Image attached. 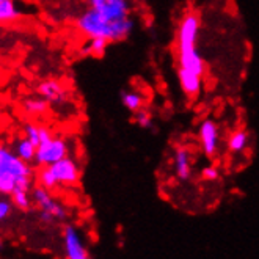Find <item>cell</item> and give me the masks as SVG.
<instances>
[{
	"label": "cell",
	"instance_id": "6da1fadb",
	"mask_svg": "<svg viewBox=\"0 0 259 259\" xmlns=\"http://www.w3.org/2000/svg\"><path fill=\"white\" fill-rule=\"evenodd\" d=\"M75 27L87 38H104L109 42H119L129 38L135 28L132 16L124 19H110L99 11L88 8L75 21Z\"/></svg>",
	"mask_w": 259,
	"mask_h": 259
},
{
	"label": "cell",
	"instance_id": "7a4b0ae2",
	"mask_svg": "<svg viewBox=\"0 0 259 259\" xmlns=\"http://www.w3.org/2000/svg\"><path fill=\"white\" fill-rule=\"evenodd\" d=\"M200 18L193 11H189L181 19L176 32V52L189 51L198 48V36H200Z\"/></svg>",
	"mask_w": 259,
	"mask_h": 259
},
{
	"label": "cell",
	"instance_id": "3957f363",
	"mask_svg": "<svg viewBox=\"0 0 259 259\" xmlns=\"http://www.w3.org/2000/svg\"><path fill=\"white\" fill-rule=\"evenodd\" d=\"M68 152H69L68 142L65 139H58V137H54V139L38 145L35 162L38 165H41V166L54 165L55 162L68 157Z\"/></svg>",
	"mask_w": 259,
	"mask_h": 259
},
{
	"label": "cell",
	"instance_id": "277c9868",
	"mask_svg": "<svg viewBox=\"0 0 259 259\" xmlns=\"http://www.w3.org/2000/svg\"><path fill=\"white\" fill-rule=\"evenodd\" d=\"M198 140H200L201 149L207 157H214L219 152L220 145V127L217 121L212 118H206L198 127Z\"/></svg>",
	"mask_w": 259,
	"mask_h": 259
},
{
	"label": "cell",
	"instance_id": "5b68a950",
	"mask_svg": "<svg viewBox=\"0 0 259 259\" xmlns=\"http://www.w3.org/2000/svg\"><path fill=\"white\" fill-rule=\"evenodd\" d=\"M88 8L99 11L110 19H124L131 16V0H87Z\"/></svg>",
	"mask_w": 259,
	"mask_h": 259
},
{
	"label": "cell",
	"instance_id": "8992f818",
	"mask_svg": "<svg viewBox=\"0 0 259 259\" xmlns=\"http://www.w3.org/2000/svg\"><path fill=\"white\" fill-rule=\"evenodd\" d=\"M63 247L66 259H90V253L80 237V233L72 225H66L63 230Z\"/></svg>",
	"mask_w": 259,
	"mask_h": 259
},
{
	"label": "cell",
	"instance_id": "52a82bcc",
	"mask_svg": "<svg viewBox=\"0 0 259 259\" xmlns=\"http://www.w3.org/2000/svg\"><path fill=\"white\" fill-rule=\"evenodd\" d=\"M58 186H75L80 179V168L72 157H65L51 165Z\"/></svg>",
	"mask_w": 259,
	"mask_h": 259
},
{
	"label": "cell",
	"instance_id": "ba28073f",
	"mask_svg": "<svg viewBox=\"0 0 259 259\" xmlns=\"http://www.w3.org/2000/svg\"><path fill=\"white\" fill-rule=\"evenodd\" d=\"M32 198H33V201L39 206L41 210L51 212L54 219H57V220L66 219V215H68L66 214V209L62 204H60V203H57L54 200L51 192L48 189H44L42 186L35 187L33 189V193H32Z\"/></svg>",
	"mask_w": 259,
	"mask_h": 259
},
{
	"label": "cell",
	"instance_id": "9c48e42d",
	"mask_svg": "<svg viewBox=\"0 0 259 259\" xmlns=\"http://www.w3.org/2000/svg\"><path fill=\"white\" fill-rule=\"evenodd\" d=\"M0 168L8 170L10 173H13L18 178L32 175V168L28 166V162L22 160L21 157H18L14 152H11L2 145H0Z\"/></svg>",
	"mask_w": 259,
	"mask_h": 259
},
{
	"label": "cell",
	"instance_id": "30bf717a",
	"mask_svg": "<svg viewBox=\"0 0 259 259\" xmlns=\"http://www.w3.org/2000/svg\"><path fill=\"white\" fill-rule=\"evenodd\" d=\"M176 58H178V68L190 71L196 75H200V77H204L206 63H204V58L201 57L200 51H198V48L176 52Z\"/></svg>",
	"mask_w": 259,
	"mask_h": 259
},
{
	"label": "cell",
	"instance_id": "8fae6325",
	"mask_svg": "<svg viewBox=\"0 0 259 259\" xmlns=\"http://www.w3.org/2000/svg\"><path fill=\"white\" fill-rule=\"evenodd\" d=\"M38 95L49 104H63L68 99V93L63 85L55 79H48L38 85Z\"/></svg>",
	"mask_w": 259,
	"mask_h": 259
},
{
	"label": "cell",
	"instance_id": "7c38bea8",
	"mask_svg": "<svg viewBox=\"0 0 259 259\" xmlns=\"http://www.w3.org/2000/svg\"><path fill=\"white\" fill-rule=\"evenodd\" d=\"M178 80L184 91V95L189 98H198L203 90V77L196 75L190 71L178 68Z\"/></svg>",
	"mask_w": 259,
	"mask_h": 259
},
{
	"label": "cell",
	"instance_id": "4fadbf2b",
	"mask_svg": "<svg viewBox=\"0 0 259 259\" xmlns=\"http://www.w3.org/2000/svg\"><path fill=\"white\" fill-rule=\"evenodd\" d=\"M175 173L178 179L187 181L192 176V162H190V151L186 146H176L173 154Z\"/></svg>",
	"mask_w": 259,
	"mask_h": 259
},
{
	"label": "cell",
	"instance_id": "5bb4252c",
	"mask_svg": "<svg viewBox=\"0 0 259 259\" xmlns=\"http://www.w3.org/2000/svg\"><path fill=\"white\" fill-rule=\"evenodd\" d=\"M248 143H250V134L247 129H236L231 135L230 139H228V149L234 154H240L243 152L247 148H248Z\"/></svg>",
	"mask_w": 259,
	"mask_h": 259
},
{
	"label": "cell",
	"instance_id": "9a60e30c",
	"mask_svg": "<svg viewBox=\"0 0 259 259\" xmlns=\"http://www.w3.org/2000/svg\"><path fill=\"white\" fill-rule=\"evenodd\" d=\"M145 101H146L145 95L137 90H124L123 93H121V102H123L124 107L132 113L143 109Z\"/></svg>",
	"mask_w": 259,
	"mask_h": 259
},
{
	"label": "cell",
	"instance_id": "2e32d148",
	"mask_svg": "<svg viewBox=\"0 0 259 259\" xmlns=\"http://www.w3.org/2000/svg\"><path fill=\"white\" fill-rule=\"evenodd\" d=\"M109 44L110 42L104 38H87L85 44L80 48V54L85 57H102Z\"/></svg>",
	"mask_w": 259,
	"mask_h": 259
},
{
	"label": "cell",
	"instance_id": "e0dca14e",
	"mask_svg": "<svg viewBox=\"0 0 259 259\" xmlns=\"http://www.w3.org/2000/svg\"><path fill=\"white\" fill-rule=\"evenodd\" d=\"M22 10L19 8L16 0H5L0 2V24H10L19 19Z\"/></svg>",
	"mask_w": 259,
	"mask_h": 259
},
{
	"label": "cell",
	"instance_id": "ac0fdd59",
	"mask_svg": "<svg viewBox=\"0 0 259 259\" xmlns=\"http://www.w3.org/2000/svg\"><path fill=\"white\" fill-rule=\"evenodd\" d=\"M36 149H38V146L33 142H30L27 137L19 139L16 143H14V154H16L18 157H21L22 160H25V162L35 160Z\"/></svg>",
	"mask_w": 259,
	"mask_h": 259
},
{
	"label": "cell",
	"instance_id": "d6986e66",
	"mask_svg": "<svg viewBox=\"0 0 259 259\" xmlns=\"http://www.w3.org/2000/svg\"><path fill=\"white\" fill-rule=\"evenodd\" d=\"M22 109L28 116H41L49 110V102L44 98H30L25 99L22 104Z\"/></svg>",
	"mask_w": 259,
	"mask_h": 259
},
{
	"label": "cell",
	"instance_id": "ffe728a7",
	"mask_svg": "<svg viewBox=\"0 0 259 259\" xmlns=\"http://www.w3.org/2000/svg\"><path fill=\"white\" fill-rule=\"evenodd\" d=\"M19 179L21 178L14 176L8 170H2V168H0V193H2V195H11L14 190H16Z\"/></svg>",
	"mask_w": 259,
	"mask_h": 259
},
{
	"label": "cell",
	"instance_id": "44dd1931",
	"mask_svg": "<svg viewBox=\"0 0 259 259\" xmlns=\"http://www.w3.org/2000/svg\"><path fill=\"white\" fill-rule=\"evenodd\" d=\"M38 181H39V186H42L44 189H48V190H52L58 186V182H57V178L51 168V165L48 166H42V168L39 170L38 173Z\"/></svg>",
	"mask_w": 259,
	"mask_h": 259
},
{
	"label": "cell",
	"instance_id": "7402d4cb",
	"mask_svg": "<svg viewBox=\"0 0 259 259\" xmlns=\"http://www.w3.org/2000/svg\"><path fill=\"white\" fill-rule=\"evenodd\" d=\"M11 200L13 204L18 209H28L30 207V196H28V190H22V189H16L11 193Z\"/></svg>",
	"mask_w": 259,
	"mask_h": 259
},
{
	"label": "cell",
	"instance_id": "603a6c76",
	"mask_svg": "<svg viewBox=\"0 0 259 259\" xmlns=\"http://www.w3.org/2000/svg\"><path fill=\"white\" fill-rule=\"evenodd\" d=\"M134 123L139 126V127H142V129H149V127H152V116H151V113L143 107V109H140L139 112H135L134 113Z\"/></svg>",
	"mask_w": 259,
	"mask_h": 259
},
{
	"label": "cell",
	"instance_id": "cb8c5ba5",
	"mask_svg": "<svg viewBox=\"0 0 259 259\" xmlns=\"http://www.w3.org/2000/svg\"><path fill=\"white\" fill-rule=\"evenodd\" d=\"M24 134L25 137L30 140V142H33L36 146L39 145V126L38 124H33V123H25L24 126Z\"/></svg>",
	"mask_w": 259,
	"mask_h": 259
},
{
	"label": "cell",
	"instance_id": "d4e9b609",
	"mask_svg": "<svg viewBox=\"0 0 259 259\" xmlns=\"http://www.w3.org/2000/svg\"><path fill=\"white\" fill-rule=\"evenodd\" d=\"M201 175L207 181H217L220 178V171H219L217 166H214V165H209V166H206V168H203Z\"/></svg>",
	"mask_w": 259,
	"mask_h": 259
},
{
	"label": "cell",
	"instance_id": "484cf974",
	"mask_svg": "<svg viewBox=\"0 0 259 259\" xmlns=\"http://www.w3.org/2000/svg\"><path fill=\"white\" fill-rule=\"evenodd\" d=\"M11 209H13V203L11 201L0 200V222L5 220L11 214Z\"/></svg>",
	"mask_w": 259,
	"mask_h": 259
},
{
	"label": "cell",
	"instance_id": "4316f807",
	"mask_svg": "<svg viewBox=\"0 0 259 259\" xmlns=\"http://www.w3.org/2000/svg\"><path fill=\"white\" fill-rule=\"evenodd\" d=\"M39 219H41V222H44V223H51L52 220H55V219L52 217L51 212H46V210H41V212H39Z\"/></svg>",
	"mask_w": 259,
	"mask_h": 259
},
{
	"label": "cell",
	"instance_id": "83f0119b",
	"mask_svg": "<svg viewBox=\"0 0 259 259\" xmlns=\"http://www.w3.org/2000/svg\"><path fill=\"white\" fill-rule=\"evenodd\" d=\"M2 245H4V243H2V239H0V250H2Z\"/></svg>",
	"mask_w": 259,
	"mask_h": 259
},
{
	"label": "cell",
	"instance_id": "f1b7e54d",
	"mask_svg": "<svg viewBox=\"0 0 259 259\" xmlns=\"http://www.w3.org/2000/svg\"><path fill=\"white\" fill-rule=\"evenodd\" d=\"M0 2H5V0H0Z\"/></svg>",
	"mask_w": 259,
	"mask_h": 259
}]
</instances>
